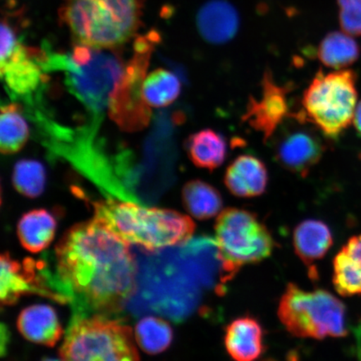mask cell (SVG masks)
Masks as SVG:
<instances>
[{
    "mask_svg": "<svg viewBox=\"0 0 361 361\" xmlns=\"http://www.w3.org/2000/svg\"><path fill=\"white\" fill-rule=\"evenodd\" d=\"M224 344L228 353L238 361H251L263 354L264 331L250 316L238 318L226 328Z\"/></svg>",
    "mask_w": 361,
    "mask_h": 361,
    "instance_id": "17",
    "label": "cell"
},
{
    "mask_svg": "<svg viewBox=\"0 0 361 361\" xmlns=\"http://www.w3.org/2000/svg\"><path fill=\"white\" fill-rule=\"evenodd\" d=\"M292 123L283 124L273 141L274 160L293 174L305 178L319 164L324 152V144L318 129L293 113Z\"/></svg>",
    "mask_w": 361,
    "mask_h": 361,
    "instance_id": "11",
    "label": "cell"
},
{
    "mask_svg": "<svg viewBox=\"0 0 361 361\" xmlns=\"http://www.w3.org/2000/svg\"><path fill=\"white\" fill-rule=\"evenodd\" d=\"M353 123L356 130L361 135V101L357 104V106H356Z\"/></svg>",
    "mask_w": 361,
    "mask_h": 361,
    "instance_id": "29",
    "label": "cell"
},
{
    "mask_svg": "<svg viewBox=\"0 0 361 361\" xmlns=\"http://www.w3.org/2000/svg\"><path fill=\"white\" fill-rule=\"evenodd\" d=\"M56 230V219L44 209L29 212L18 224V236L22 246L35 254L51 245Z\"/></svg>",
    "mask_w": 361,
    "mask_h": 361,
    "instance_id": "21",
    "label": "cell"
},
{
    "mask_svg": "<svg viewBox=\"0 0 361 361\" xmlns=\"http://www.w3.org/2000/svg\"><path fill=\"white\" fill-rule=\"evenodd\" d=\"M198 33L211 44L221 45L231 42L240 27L237 8L227 0H209L196 16Z\"/></svg>",
    "mask_w": 361,
    "mask_h": 361,
    "instance_id": "14",
    "label": "cell"
},
{
    "mask_svg": "<svg viewBox=\"0 0 361 361\" xmlns=\"http://www.w3.org/2000/svg\"><path fill=\"white\" fill-rule=\"evenodd\" d=\"M47 180L44 166L38 161L21 160L13 168V184L16 190L26 197L42 194Z\"/></svg>",
    "mask_w": 361,
    "mask_h": 361,
    "instance_id": "27",
    "label": "cell"
},
{
    "mask_svg": "<svg viewBox=\"0 0 361 361\" xmlns=\"http://www.w3.org/2000/svg\"><path fill=\"white\" fill-rule=\"evenodd\" d=\"M269 183L267 166L254 155L238 156L228 166L224 184L233 195L255 197L266 191Z\"/></svg>",
    "mask_w": 361,
    "mask_h": 361,
    "instance_id": "15",
    "label": "cell"
},
{
    "mask_svg": "<svg viewBox=\"0 0 361 361\" xmlns=\"http://www.w3.org/2000/svg\"><path fill=\"white\" fill-rule=\"evenodd\" d=\"M1 274H0V298L3 305L16 304L23 295L29 293L49 298L64 303L53 290L49 268L26 259L22 264L11 258L8 252L1 255Z\"/></svg>",
    "mask_w": 361,
    "mask_h": 361,
    "instance_id": "13",
    "label": "cell"
},
{
    "mask_svg": "<svg viewBox=\"0 0 361 361\" xmlns=\"http://www.w3.org/2000/svg\"><path fill=\"white\" fill-rule=\"evenodd\" d=\"M44 69L64 71L70 92L94 114L108 109L126 66L114 49L80 47L73 57L45 52Z\"/></svg>",
    "mask_w": 361,
    "mask_h": 361,
    "instance_id": "4",
    "label": "cell"
},
{
    "mask_svg": "<svg viewBox=\"0 0 361 361\" xmlns=\"http://www.w3.org/2000/svg\"><path fill=\"white\" fill-rule=\"evenodd\" d=\"M333 283L342 296L361 295V235L352 237L334 259Z\"/></svg>",
    "mask_w": 361,
    "mask_h": 361,
    "instance_id": "20",
    "label": "cell"
},
{
    "mask_svg": "<svg viewBox=\"0 0 361 361\" xmlns=\"http://www.w3.org/2000/svg\"><path fill=\"white\" fill-rule=\"evenodd\" d=\"M17 326L26 340L53 347L60 341L62 328L55 310L45 305H35L21 311Z\"/></svg>",
    "mask_w": 361,
    "mask_h": 361,
    "instance_id": "18",
    "label": "cell"
},
{
    "mask_svg": "<svg viewBox=\"0 0 361 361\" xmlns=\"http://www.w3.org/2000/svg\"><path fill=\"white\" fill-rule=\"evenodd\" d=\"M142 0H64L59 17L80 44L120 47L142 25Z\"/></svg>",
    "mask_w": 361,
    "mask_h": 361,
    "instance_id": "3",
    "label": "cell"
},
{
    "mask_svg": "<svg viewBox=\"0 0 361 361\" xmlns=\"http://www.w3.org/2000/svg\"><path fill=\"white\" fill-rule=\"evenodd\" d=\"M185 149L189 159L197 168L213 171L227 159L228 146L223 134L211 128L189 135Z\"/></svg>",
    "mask_w": 361,
    "mask_h": 361,
    "instance_id": "19",
    "label": "cell"
},
{
    "mask_svg": "<svg viewBox=\"0 0 361 361\" xmlns=\"http://www.w3.org/2000/svg\"><path fill=\"white\" fill-rule=\"evenodd\" d=\"M129 243L96 219L68 230L55 250L51 286L74 314L119 312L137 290Z\"/></svg>",
    "mask_w": 361,
    "mask_h": 361,
    "instance_id": "1",
    "label": "cell"
},
{
    "mask_svg": "<svg viewBox=\"0 0 361 361\" xmlns=\"http://www.w3.org/2000/svg\"><path fill=\"white\" fill-rule=\"evenodd\" d=\"M317 55L324 66L340 71L358 61L360 48L353 36L333 31L324 36L320 42Z\"/></svg>",
    "mask_w": 361,
    "mask_h": 361,
    "instance_id": "23",
    "label": "cell"
},
{
    "mask_svg": "<svg viewBox=\"0 0 361 361\" xmlns=\"http://www.w3.org/2000/svg\"><path fill=\"white\" fill-rule=\"evenodd\" d=\"M293 241L295 254L309 269L310 277L317 279L315 263L326 256L333 245L331 229L322 221L307 219L296 226Z\"/></svg>",
    "mask_w": 361,
    "mask_h": 361,
    "instance_id": "16",
    "label": "cell"
},
{
    "mask_svg": "<svg viewBox=\"0 0 361 361\" xmlns=\"http://www.w3.org/2000/svg\"><path fill=\"white\" fill-rule=\"evenodd\" d=\"M182 196L185 209L198 220L214 218L223 209V197L218 189L202 180L185 184Z\"/></svg>",
    "mask_w": 361,
    "mask_h": 361,
    "instance_id": "22",
    "label": "cell"
},
{
    "mask_svg": "<svg viewBox=\"0 0 361 361\" xmlns=\"http://www.w3.org/2000/svg\"><path fill=\"white\" fill-rule=\"evenodd\" d=\"M338 21L343 32L361 36V0H337Z\"/></svg>",
    "mask_w": 361,
    "mask_h": 361,
    "instance_id": "28",
    "label": "cell"
},
{
    "mask_svg": "<svg viewBox=\"0 0 361 361\" xmlns=\"http://www.w3.org/2000/svg\"><path fill=\"white\" fill-rule=\"evenodd\" d=\"M173 336V329L168 322L152 316L140 320L135 329V341L149 355L161 353L168 349Z\"/></svg>",
    "mask_w": 361,
    "mask_h": 361,
    "instance_id": "26",
    "label": "cell"
},
{
    "mask_svg": "<svg viewBox=\"0 0 361 361\" xmlns=\"http://www.w3.org/2000/svg\"><path fill=\"white\" fill-rule=\"evenodd\" d=\"M182 83L173 72L157 69L146 76L142 84L143 100L150 107L161 108L171 105L179 97Z\"/></svg>",
    "mask_w": 361,
    "mask_h": 361,
    "instance_id": "25",
    "label": "cell"
},
{
    "mask_svg": "<svg viewBox=\"0 0 361 361\" xmlns=\"http://www.w3.org/2000/svg\"><path fill=\"white\" fill-rule=\"evenodd\" d=\"M104 314H74L59 350L64 360H138L132 329Z\"/></svg>",
    "mask_w": 361,
    "mask_h": 361,
    "instance_id": "6",
    "label": "cell"
},
{
    "mask_svg": "<svg viewBox=\"0 0 361 361\" xmlns=\"http://www.w3.org/2000/svg\"><path fill=\"white\" fill-rule=\"evenodd\" d=\"M214 229L216 245L232 279L243 266L268 259L275 247L268 228L250 211L224 209L216 219Z\"/></svg>",
    "mask_w": 361,
    "mask_h": 361,
    "instance_id": "8",
    "label": "cell"
},
{
    "mask_svg": "<svg viewBox=\"0 0 361 361\" xmlns=\"http://www.w3.org/2000/svg\"><path fill=\"white\" fill-rule=\"evenodd\" d=\"M278 315L293 336L323 340L347 336L346 308L324 290L305 291L288 283L279 301Z\"/></svg>",
    "mask_w": 361,
    "mask_h": 361,
    "instance_id": "7",
    "label": "cell"
},
{
    "mask_svg": "<svg viewBox=\"0 0 361 361\" xmlns=\"http://www.w3.org/2000/svg\"><path fill=\"white\" fill-rule=\"evenodd\" d=\"M290 92V85L278 84L272 72L266 69L261 80L259 97L248 99L242 121L262 134L264 142L269 141L292 115L288 98Z\"/></svg>",
    "mask_w": 361,
    "mask_h": 361,
    "instance_id": "12",
    "label": "cell"
},
{
    "mask_svg": "<svg viewBox=\"0 0 361 361\" xmlns=\"http://www.w3.org/2000/svg\"><path fill=\"white\" fill-rule=\"evenodd\" d=\"M357 98L354 71L324 73L319 70L305 90L302 109L295 115L313 125L324 137L335 140L353 121Z\"/></svg>",
    "mask_w": 361,
    "mask_h": 361,
    "instance_id": "5",
    "label": "cell"
},
{
    "mask_svg": "<svg viewBox=\"0 0 361 361\" xmlns=\"http://www.w3.org/2000/svg\"><path fill=\"white\" fill-rule=\"evenodd\" d=\"M44 51L23 44L6 18L1 23L0 72L11 96L32 100L44 82Z\"/></svg>",
    "mask_w": 361,
    "mask_h": 361,
    "instance_id": "10",
    "label": "cell"
},
{
    "mask_svg": "<svg viewBox=\"0 0 361 361\" xmlns=\"http://www.w3.org/2000/svg\"><path fill=\"white\" fill-rule=\"evenodd\" d=\"M30 137L28 123L17 103L6 104L1 107L0 116V151L11 155L19 152Z\"/></svg>",
    "mask_w": 361,
    "mask_h": 361,
    "instance_id": "24",
    "label": "cell"
},
{
    "mask_svg": "<svg viewBox=\"0 0 361 361\" xmlns=\"http://www.w3.org/2000/svg\"><path fill=\"white\" fill-rule=\"evenodd\" d=\"M160 39L155 30L135 39L133 58L126 64L123 79L111 97L108 113L125 132L142 130L150 121V106L143 100L142 84L152 53Z\"/></svg>",
    "mask_w": 361,
    "mask_h": 361,
    "instance_id": "9",
    "label": "cell"
},
{
    "mask_svg": "<svg viewBox=\"0 0 361 361\" xmlns=\"http://www.w3.org/2000/svg\"><path fill=\"white\" fill-rule=\"evenodd\" d=\"M94 219L125 242L153 252L186 243L196 225L187 215L147 207L133 201L93 202Z\"/></svg>",
    "mask_w": 361,
    "mask_h": 361,
    "instance_id": "2",
    "label": "cell"
}]
</instances>
